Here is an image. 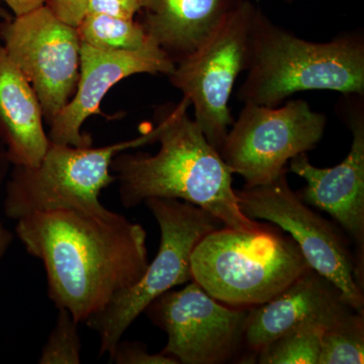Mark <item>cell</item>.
<instances>
[{
	"instance_id": "1",
	"label": "cell",
	"mask_w": 364,
	"mask_h": 364,
	"mask_svg": "<svg viewBox=\"0 0 364 364\" xmlns=\"http://www.w3.org/2000/svg\"><path fill=\"white\" fill-rule=\"evenodd\" d=\"M14 231L26 252L42 261L49 299L78 324L135 284L149 263L142 225L111 210L35 213L18 219Z\"/></svg>"
},
{
	"instance_id": "2",
	"label": "cell",
	"mask_w": 364,
	"mask_h": 364,
	"mask_svg": "<svg viewBox=\"0 0 364 364\" xmlns=\"http://www.w3.org/2000/svg\"><path fill=\"white\" fill-rule=\"evenodd\" d=\"M182 98L157 124V154L119 155L112 163L117 173L119 198L126 208L149 198H172L203 208L225 227L256 233L263 225L249 219L239 205L231 170L213 147Z\"/></svg>"
},
{
	"instance_id": "3",
	"label": "cell",
	"mask_w": 364,
	"mask_h": 364,
	"mask_svg": "<svg viewBox=\"0 0 364 364\" xmlns=\"http://www.w3.org/2000/svg\"><path fill=\"white\" fill-rule=\"evenodd\" d=\"M244 104L277 107L299 91L364 95V37L360 31L324 43L310 42L275 25L258 9Z\"/></svg>"
},
{
	"instance_id": "4",
	"label": "cell",
	"mask_w": 364,
	"mask_h": 364,
	"mask_svg": "<svg viewBox=\"0 0 364 364\" xmlns=\"http://www.w3.org/2000/svg\"><path fill=\"white\" fill-rule=\"evenodd\" d=\"M193 280L232 308L267 303L311 269L291 236L263 228L241 233L227 227L203 237L191 255Z\"/></svg>"
},
{
	"instance_id": "5",
	"label": "cell",
	"mask_w": 364,
	"mask_h": 364,
	"mask_svg": "<svg viewBox=\"0 0 364 364\" xmlns=\"http://www.w3.org/2000/svg\"><path fill=\"white\" fill-rule=\"evenodd\" d=\"M161 232L159 250L135 284L114 294L85 324L100 339V356L111 358L124 333L148 306L173 287L193 280L191 255L203 237L224 227L203 208L172 198L145 203Z\"/></svg>"
},
{
	"instance_id": "6",
	"label": "cell",
	"mask_w": 364,
	"mask_h": 364,
	"mask_svg": "<svg viewBox=\"0 0 364 364\" xmlns=\"http://www.w3.org/2000/svg\"><path fill=\"white\" fill-rule=\"evenodd\" d=\"M157 135L156 127L138 138L102 148L50 142L38 166H14L6 184L4 214L18 221L35 213L51 210L109 212L100 203V193L116 181L111 173L114 158L124 151L154 142Z\"/></svg>"
},
{
	"instance_id": "7",
	"label": "cell",
	"mask_w": 364,
	"mask_h": 364,
	"mask_svg": "<svg viewBox=\"0 0 364 364\" xmlns=\"http://www.w3.org/2000/svg\"><path fill=\"white\" fill-rule=\"evenodd\" d=\"M258 9L243 0L202 45L177 62L169 75L195 109L196 123L208 143L219 152L234 123L228 104L235 82L250 64Z\"/></svg>"
},
{
	"instance_id": "8",
	"label": "cell",
	"mask_w": 364,
	"mask_h": 364,
	"mask_svg": "<svg viewBox=\"0 0 364 364\" xmlns=\"http://www.w3.org/2000/svg\"><path fill=\"white\" fill-rule=\"evenodd\" d=\"M287 169L265 184L237 191L249 219L277 225L291 235L311 268L341 291L347 305L363 313V269L336 227L314 212L287 181Z\"/></svg>"
},
{
	"instance_id": "9",
	"label": "cell",
	"mask_w": 364,
	"mask_h": 364,
	"mask_svg": "<svg viewBox=\"0 0 364 364\" xmlns=\"http://www.w3.org/2000/svg\"><path fill=\"white\" fill-rule=\"evenodd\" d=\"M327 117L304 100L282 107L245 104L232 124L220 155L245 186L267 183L287 170L291 158L314 149L324 135Z\"/></svg>"
},
{
	"instance_id": "10",
	"label": "cell",
	"mask_w": 364,
	"mask_h": 364,
	"mask_svg": "<svg viewBox=\"0 0 364 364\" xmlns=\"http://www.w3.org/2000/svg\"><path fill=\"white\" fill-rule=\"evenodd\" d=\"M9 58L25 75L51 123L68 104L79 79L81 41L77 28L47 6L0 23Z\"/></svg>"
},
{
	"instance_id": "11",
	"label": "cell",
	"mask_w": 364,
	"mask_h": 364,
	"mask_svg": "<svg viewBox=\"0 0 364 364\" xmlns=\"http://www.w3.org/2000/svg\"><path fill=\"white\" fill-rule=\"evenodd\" d=\"M248 311L224 305L191 280L163 294L144 313L168 337L163 354L182 364H219L243 341Z\"/></svg>"
},
{
	"instance_id": "12",
	"label": "cell",
	"mask_w": 364,
	"mask_h": 364,
	"mask_svg": "<svg viewBox=\"0 0 364 364\" xmlns=\"http://www.w3.org/2000/svg\"><path fill=\"white\" fill-rule=\"evenodd\" d=\"M174 68L173 60L152 39L136 50L98 49L81 43L77 92L50 123V142L90 147L92 141L81 133V127L88 117L97 114L100 102L112 86L134 74L169 76Z\"/></svg>"
},
{
	"instance_id": "13",
	"label": "cell",
	"mask_w": 364,
	"mask_h": 364,
	"mask_svg": "<svg viewBox=\"0 0 364 364\" xmlns=\"http://www.w3.org/2000/svg\"><path fill=\"white\" fill-rule=\"evenodd\" d=\"M342 114L352 133L350 151L332 168L311 164L306 153L289 160V168L306 181L298 193L308 205L328 213L358 244L363 265L364 247V100L363 95H344Z\"/></svg>"
},
{
	"instance_id": "14",
	"label": "cell",
	"mask_w": 364,
	"mask_h": 364,
	"mask_svg": "<svg viewBox=\"0 0 364 364\" xmlns=\"http://www.w3.org/2000/svg\"><path fill=\"white\" fill-rule=\"evenodd\" d=\"M350 311L341 291L311 268L267 303L248 311L243 341L258 353L282 335L309 326L329 327Z\"/></svg>"
},
{
	"instance_id": "15",
	"label": "cell",
	"mask_w": 364,
	"mask_h": 364,
	"mask_svg": "<svg viewBox=\"0 0 364 364\" xmlns=\"http://www.w3.org/2000/svg\"><path fill=\"white\" fill-rule=\"evenodd\" d=\"M42 117L32 85L0 46V141L14 166L36 167L45 156L50 140Z\"/></svg>"
},
{
	"instance_id": "16",
	"label": "cell",
	"mask_w": 364,
	"mask_h": 364,
	"mask_svg": "<svg viewBox=\"0 0 364 364\" xmlns=\"http://www.w3.org/2000/svg\"><path fill=\"white\" fill-rule=\"evenodd\" d=\"M243 0H160L147 11L148 36L177 63L195 51Z\"/></svg>"
},
{
	"instance_id": "17",
	"label": "cell",
	"mask_w": 364,
	"mask_h": 364,
	"mask_svg": "<svg viewBox=\"0 0 364 364\" xmlns=\"http://www.w3.org/2000/svg\"><path fill=\"white\" fill-rule=\"evenodd\" d=\"M76 28L81 43L98 49L136 50L151 41L143 25L104 14H86Z\"/></svg>"
},
{
	"instance_id": "18",
	"label": "cell",
	"mask_w": 364,
	"mask_h": 364,
	"mask_svg": "<svg viewBox=\"0 0 364 364\" xmlns=\"http://www.w3.org/2000/svg\"><path fill=\"white\" fill-rule=\"evenodd\" d=\"M363 313L350 311L323 332L318 364H363Z\"/></svg>"
},
{
	"instance_id": "19",
	"label": "cell",
	"mask_w": 364,
	"mask_h": 364,
	"mask_svg": "<svg viewBox=\"0 0 364 364\" xmlns=\"http://www.w3.org/2000/svg\"><path fill=\"white\" fill-rule=\"evenodd\" d=\"M326 328L309 326L282 335L258 352L261 364H318Z\"/></svg>"
},
{
	"instance_id": "20",
	"label": "cell",
	"mask_w": 364,
	"mask_h": 364,
	"mask_svg": "<svg viewBox=\"0 0 364 364\" xmlns=\"http://www.w3.org/2000/svg\"><path fill=\"white\" fill-rule=\"evenodd\" d=\"M78 325L68 311L58 309L56 324L43 347L38 363H80L82 343L79 336Z\"/></svg>"
},
{
	"instance_id": "21",
	"label": "cell",
	"mask_w": 364,
	"mask_h": 364,
	"mask_svg": "<svg viewBox=\"0 0 364 364\" xmlns=\"http://www.w3.org/2000/svg\"><path fill=\"white\" fill-rule=\"evenodd\" d=\"M109 360L116 364H179L176 358L162 352L152 354L142 343L123 340L117 343Z\"/></svg>"
},
{
	"instance_id": "22",
	"label": "cell",
	"mask_w": 364,
	"mask_h": 364,
	"mask_svg": "<svg viewBox=\"0 0 364 364\" xmlns=\"http://www.w3.org/2000/svg\"><path fill=\"white\" fill-rule=\"evenodd\" d=\"M142 9L139 0H86V14L134 20V16Z\"/></svg>"
},
{
	"instance_id": "23",
	"label": "cell",
	"mask_w": 364,
	"mask_h": 364,
	"mask_svg": "<svg viewBox=\"0 0 364 364\" xmlns=\"http://www.w3.org/2000/svg\"><path fill=\"white\" fill-rule=\"evenodd\" d=\"M46 6L74 28L80 25L86 14V0H47Z\"/></svg>"
},
{
	"instance_id": "24",
	"label": "cell",
	"mask_w": 364,
	"mask_h": 364,
	"mask_svg": "<svg viewBox=\"0 0 364 364\" xmlns=\"http://www.w3.org/2000/svg\"><path fill=\"white\" fill-rule=\"evenodd\" d=\"M13 11L14 16H21L45 6L47 0H4Z\"/></svg>"
},
{
	"instance_id": "25",
	"label": "cell",
	"mask_w": 364,
	"mask_h": 364,
	"mask_svg": "<svg viewBox=\"0 0 364 364\" xmlns=\"http://www.w3.org/2000/svg\"><path fill=\"white\" fill-rule=\"evenodd\" d=\"M14 240V234L0 222V262L4 259L7 251Z\"/></svg>"
},
{
	"instance_id": "26",
	"label": "cell",
	"mask_w": 364,
	"mask_h": 364,
	"mask_svg": "<svg viewBox=\"0 0 364 364\" xmlns=\"http://www.w3.org/2000/svg\"><path fill=\"white\" fill-rule=\"evenodd\" d=\"M9 157H7L6 147L4 144L0 141V186L6 178L7 169H9Z\"/></svg>"
},
{
	"instance_id": "27",
	"label": "cell",
	"mask_w": 364,
	"mask_h": 364,
	"mask_svg": "<svg viewBox=\"0 0 364 364\" xmlns=\"http://www.w3.org/2000/svg\"><path fill=\"white\" fill-rule=\"evenodd\" d=\"M160 0H139L141 6H142L144 9H146V11H152L156 9L158 4H159Z\"/></svg>"
},
{
	"instance_id": "28",
	"label": "cell",
	"mask_w": 364,
	"mask_h": 364,
	"mask_svg": "<svg viewBox=\"0 0 364 364\" xmlns=\"http://www.w3.org/2000/svg\"><path fill=\"white\" fill-rule=\"evenodd\" d=\"M0 18H1L2 21L11 20V14L1 6V4H0Z\"/></svg>"
},
{
	"instance_id": "29",
	"label": "cell",
	"mask_w": 364,
	"mask_h": 364,
	"mask_svg": "<svg viewBox=\"0 0 364 364\" xmlns=\"http://www.w3.org/2000/svg\"><path fill=\"white\" fill-rule=\"evenodd\" d=\"M284 1H291V0H284Z\"/></svg>"
}]
</instances>
